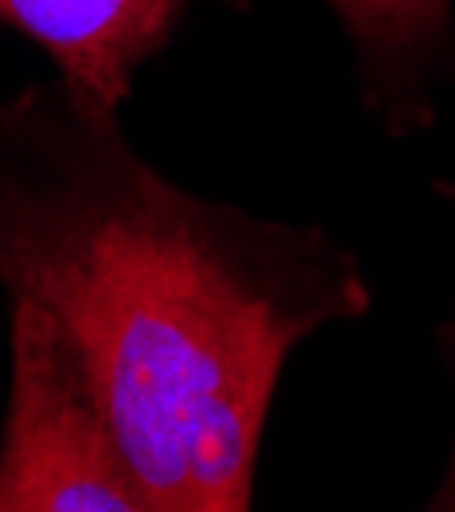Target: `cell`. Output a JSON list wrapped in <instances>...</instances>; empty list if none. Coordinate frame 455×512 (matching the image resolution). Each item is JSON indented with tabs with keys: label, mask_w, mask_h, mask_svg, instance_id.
Instances as JSON below:
<instances>
[{
	"label": "cell",
	"mask_w": 455,
	"mask_h": 512,
	"mask_svg": "<svg viewBox=\"0 0 455 512\" xmlns=\"http://www.w3.org/2000/svg\"><path fill=\"white\" fill-rule=\"evenodd\" d=\"M0 287L87 357L152 512H246L283 365L374 308L312 222L205 201L62 78L0 107Z\"/></svg>",
	"instance_id": "obj_1"
},
{
	"label": "cell",
	"mask_w": 455,
	"mask_h": 512,
	"mask_svg": "<svg viewBox=\"0 0 455 512\" xmlns=\"http://www.w3.org/2000/svg\"><path fill=\"white\" fill-rule=\"evenodd\" d=\"M0 512H152L111 406L66 324L13 300Z\"/></svg>",
	"instance_id": "obj_2"
},
{
	"label": "cell",
	"mask_w": 455,
	"mask_h": 512,
	"mask_svg": "<svg viewBox=\"0 0 455 512\" xmlns=\"http://www.w3.org/2000/svg\"><path fill=\"white\" fill-rule=\"evenodd\" d=\"M337 17L361 111L390 140L427 132L455 87V0H324Z\"/></svg>",
	"instance_id": "obj_3"
},
{
	"label": "cell",
	"mask_w": 455,
	"mask_h": 512,
	"mask_svg": "<svg viewBox=\"0 0 455 512\" xmlns=\"http://www.w3.org/2000/svg\"><path fill=\"white\" fill-rule=\"evenodd\" d=\"M193 0H0V25L50 54L58 78L91 103L119 111L136 70L169 50ZM251 13L255 0H222Z\"/></svg>",
	"instance_id": "obj_4"
},
{
	"label": "cell",
	"mask_w": 455,
	"mask_h": 512,
	"mask_svg": "<svg viewBox=\"0 0 455 512\" xmlns=\"http://www.w3.org/2000/svg\"><path fill=\"white\" fill-rule=\"evenodd\" d=\"M435 345H439V353H443V361H447V369H451V381H455V308H451V316L435 328ZM427 508H431V512H455V439H451L447 467H443V476H439V484H435Z\"/></svg>",
	"instance_id": "obj_5"
},
{
	"label": "cell",
	"mask_w": 455,
	"mask_h": 512,
	"mask_svg": "<svg viewBox=\"0 0 455 512\" xmlns=\"http://www.w3.org/2000/svg\"><path fill=\"white\" fill-rule=\"evenodd\" d=\"M431 193L455 205V177H435V181H431Z\"/></svg>",
	"instance_id": "obj_6"
}]
</instances>
